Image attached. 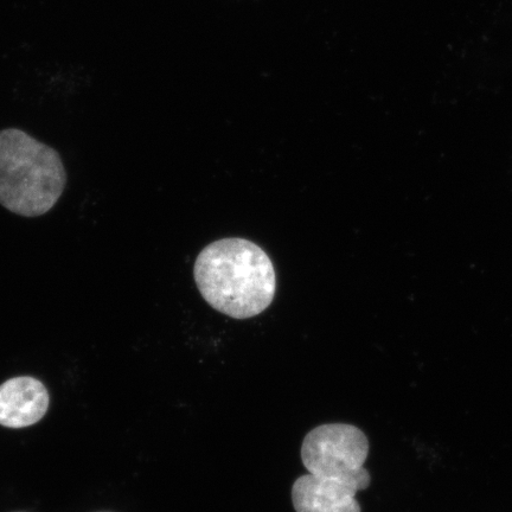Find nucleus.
Instances as JSON below:
<instances>
[{"mask_svg":"<svg viewBox=\"0 0 512 512\" xmlns=\"http://www.w3.org/2000/svg\"><path fill=\"white\" fill-rule=\"evenodd\" d=\"M357 492L339 480L304 475L293 484V507L297 512H362Z\"/></svg>","mask_w":512,"mask_h":512,"instance_id":"5","label":"nucleus"},{"mask_svg":"<svg viewBox=\"0 0 512 512\" xmlns=\"http://www.w3.org/2000/svg\"><path fill=\"white\" fill-rule=\"evenodd\" d=\"M194 275L206 302L235 319L260 315L270 307L277 291L270 256L246 239L211 243L197 256Z\"/></svg>","mask_w":512,"mask_h":512,"instance_id":"1","label":"nucleus"},{"mask_svg":"<svg viewBox=\"0 0 512 512\" xmlns=\"http://www.w3.org/2000/svg\"><path fill=\"white\" fill-rule=\"evenodd\" d=\"M48 407V390L34 377H15L0 386V425L4 427L35 425L46 415Z\"/></svg>","mask_w":512,"mask_h":512,"instance_id":"4","label":"nucleus"},{"mask_svg":"<svg viewBox=\"0 0 512 512\" xmlns=\"http://www.w3.org/2000/svg\"><path fill=\"white\" fill-rule=\"evenodd\" d=\"M369 440L360 428L347 424L322 425L306 435L302 460L310 475L339 480L357 491L369 488L371 476L364 467Z\"/></svg>","mask_w":512,"mask_h":512,"instance_id":"3","label":"nucleus"},{"mask_svg":"<svg viewBox=\"0 0 512 512\" xmlns=\"http://www.w3.org/2000/svg\"><path fill=\"white\" fill-rule=\"evenodd\" d=\"M67 184L60 153L18 128L0 131V204L23 217L49 213Z\"/></svg>","mask_w":512,"mask_h":512,"instance_id":"2","label":"nucleus"}]
</instances>
